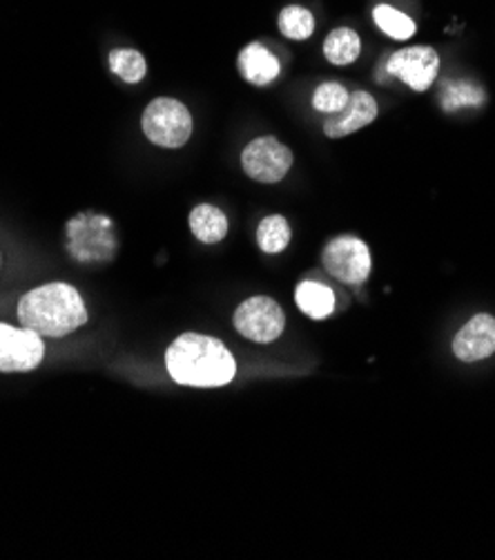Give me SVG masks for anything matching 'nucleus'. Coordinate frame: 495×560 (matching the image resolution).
Instances as JSON below:
<instances>
[{"label":"nucleus","mask_w":495,"mask_h":560,"mask_svg":"<svg viewBox=\"0 0 495 560\" xmlns=\"http://www.w3.org/2000/svg\"><path fill=\"white\" fill-rule=\"evenodd\" d=\"M239 72L252 85H268L280 76L282 65L273 52L255 40L239 54Z\"/></svg>","instance_id":"9b49d317"},{"label":"nucleus","mask_w":495,"mask_h":560,"mask_svg":"<svg viewBox=\"0 0 495 560\" xmlns=\"http://www.w3.org/2000/svg\"><path fill=\"white\" fill-rule=\"evenodd\" d=\"M235 328L250 341L268 344L275 341L286 326V315L275 299L257 295L246 299L235 311Z\"/></svg>","instance_id":"39448f33"},{"label":"nucleus","mask_w":495,"mask_h":560,"mask_svg":"<svg viewBox=\"0 0 495 560\" xmlns=\"http://www.w3.org/2000/svg\"><path fill=\"white\" fill-rule=\"evenodd\" d=\"M386 70L391 76L399 78L404 85H409L411 90L416 92H424L429 90L437 70H440V57L433 48L426 46H416V48H407L395 52L388 63Z\"/></svg>","instance_id":"6e6552de"},{"label":"nucleus","mask_w":495,"mask_h":560,"mask_svg":"<svg viewBox=\"0 0 495 560\" xmlns=\"http://www.w3.org/2000/svg\"><path fill=\"white\" fill-rule=\"evenodd\" d=\"M454 353L462 362H480L495 353V320L475 315L454 339Z\"/></svg>","instance_id":"9d476101"},{"label":"nucleus","mask_w":495,"mask_h":560,"mask_svg":"<svg viewBox=\"0 0 495 560\" xmlns=\"http://www.w3.org/2000/svg\"><path fill=\"white\" fill-rule=\"evenodd\" d=\"M350 101V92L344 88L342 83H335V80H329V83H322L318 90H314V97H312V105L318 112H324V114H335V112H342Z\"/></svg>","instance_id":"6ab92c4d"},{"label":"nucleus","mask_w":495,"mask_h":560,"mask_svg":"<svg viewBox=\"0 0 495 560\" xmlns=\"http://www.w3.org/2000/svg\"><path fill=\"white\" fill-rule=\"evenodd\" d=\"M42 337L29 328L0 322V373H27L40 366Z\"/></svg>","instance_id":"0eeeda50"},{"label":"nucleus","mask_w":495,"mask_h":560,"mask_svg":"<svg viewBox=\"0 0 495 560\" xmlns=\"http://www.w3.org/2000/svg\"><path fill=\"white\" fill-rule=\"evenodd\" d=\"M146 137L159 148H182L193 137V114L176 99H154L141 119Z\"/></svg>","instance_id":"7ed1b4c3"},{"label":"nucleus","mask_w":495,"mask_h":560,"mask_svg":"<svg viewBox=\"0 0 495 560\" xmlns=\"http://www.w3.org/2000/svg\"><path fill=\"white\" fill-rule=\"evenodd\" d=\"M375 119H378V101L373 99V95L357 90L350 95V101L342 112H335L326 119L324 135L331 139H342L357 130H362V127H367Z\"/></svg>","instance_id":"1a4fd4ad"},{"label":"nucleus","mask_w":495,"mask_h":560,"mask_svg":"<svg viewBox=\"0 0 495 560\" xmlns=\"http://www.w3.org/2000/svg\"><path fill=\"white\" fill-rule=\"evenodd\" d=\"M280 32L290 40H306L314 32V18L306 8L288 5L280 14Z\"/></svg>","instance_id":"a211bd4d"},{"label":"nucleus","mask_w":495,"mask_h":560,"mask_svg":"<svg viewBox=\"0 0 495 560\" xmlns=\"http://www.w3.org/2000/svg\"><path fill=\"white\" fill-rule=\"evenodd\" d=\"M112 72L125 83H139L146 76V59L137 50H112L110 52Z\"/></svg>","instance_id":"f3484780"},{"label":"nucleus","mask_w":495,"mask_h":560,"mask_svg":"<svg viewBox=\"0 0 495 560\" xmlns=\"http://www.w3.org/2000/svg\"><path fill=\"white\" fill-rule=\"evenodd\" d=\"M373 18H375V25L388 34L391 38L395 40H407L416 34V21H411L407 14H401L399 10L391 8V5H378L373 10Z\"/></svg>","instance_id":"dca6fc26"},{"label":"nucleus","mask_w":495,"mask_h":560,"mask_svg":"<svg viewBox=\"0 0 495 560\" xmlns=\"http://www.w3.org/2000/svg\"><path fill=\"white\" fill-rule=\"evenodd\" d=\"M295 301L310 320H326L335 311V293L318 282H301L295 290Z\"/></svg>","instance_id":"f8f14e48"},{"label":"nucleus","mask_w":495,"mask_h":560,"mask_svg":"<svg viewBox=\"0 0 495 560\" xmlns=\"http://www.w3.org/2000/svg\"><path fill=\"white\" fill-rule=\"evenodd\" d=\"M257 244L265 254L284 252L290 244V226L282 214H270L257 228Z\"/></svg>","instance_id":"2eb2a0df"},{"label":"nucleus","mask_w":495,"mask_h":560,"mask_svg":"<svg viewBox=\"0 0 495 560\" xmlns=\"http://www.w3.org/2000/svg\"><path fill=\"white\" fill-rule=\"evenodd\" d=\"M324 269L348 286L364 284L371 275V252L369 246L350 235L335 237L326 244L322 254Z\"/></svg>","instance_id":"20e7f679"},{"label":"nucleus","mask_w":495,"mask_h":560,"mask_svg":"<svg viewBox=\"0 0 495 560\" xmlns=\"http://www.w3.org/2000/svg\"><path fill=\"white\" fill-rule=\"evenodd\" d=\"M293 165V152L275 137H259L242 152V167L252 182L277 184Z\"/></svg>","instance_id":"423d86ee"},{"label":"nucleus","mask_w":495,"mask_h":560,"mask_svg":"<svg viewBox=\"0 0 495 560\" xmlns=\"http://www.w3.org/2000/svg\"><path fill=\"white\" fill-rule=\"evenodd\" d=\"M362 50V42L359 36L348 27L333 29L324 40V57L333 65H350Z\"/></svg>","instance_id":"4468645a"},{"label":"nucleus","mask_w":495,"mask_h":560,"mask_svg":"<svg viewBox=\"0 0 495 560\" xmlns=\"http://www.w3.org/2000/svg\"><path fill=\"white\" fill-rule=\"evenodd\" d=\"M165 366L176 384L195 386V389L226 386L237 373L235 358L226 344L199 333L176 337L165 353Z\"/></svg>","instance_id":"f257e3e1"},{"label":"nucleus","mask_w":495,"mask_h":560,"mask_svg":"<svg viewBox=\"0 0 495 560\" xmlns=\"http://www.w3.org/2000/svg\"><path fill=\"white\" fill-rule=\"evenodd\" d=\"M18 320L40 337H65L87 324L89 313L81 293L70 284H45L18 301Z\"/></svg>","instance_id":"f03ea898"},{"label":"nucleus","mask_w":495,"mask_h":560,"mask_svg":"<svg viewBox=\"0 0 495 560\" xmlns=\"http://www.w3.org/2000/svg\"><path fill=\"white\" fill-rule=\"evenodd\" d=\"M190 231L203 244H219L228 235V217L212 203H201L190 212Z\"/></svg>","instance_id":"ddd939ff"}]
</instances>
